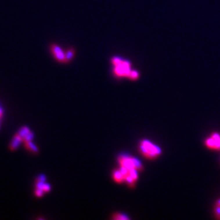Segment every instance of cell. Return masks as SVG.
<instances>
[{"mask_svg": "<svg viewBox=\"0 0 220 220\" xmlns=\"http://www.w3.org/2000/svg\"><path fill=\"white\" fill-rule=\"evenodd\" d=\"M44 182H35V187L38 189H42L43 190V187H44Z\"/></svg>", "mask_w": 220, "mask_h": 220, "instance_id": "44dd1931", "label": "cell"}, {"mask_svg": "<svg viewBox=\"0 0 220 220\" xmlns=\"http://www.w3.org/2000/svg\"><path fill=\"white\" fill-rule=\"evenodd\" d=\"M139 78V74L137 71L136 70H131L130 74L129 75L128 78H129L131 80H136Z\"/></svg>", "mask_w": 220, "mask_h": 220, "instance_id": "4fadbf2b", "label": "cell"}, {"mask_svg": "<svg viewBox=\"0 0 220 220\" xmlns=\"http://www.w3.org/2000/svg\"><path fill=\"white\" fill-rule=\"evenodd\" d=\"M125 181L127 182V185L129 187H131V188H133V187H134V186H135L136 181L134 180V179H132V178H131L129 175H128L126 178H125Z\"/></svg>", "mask_w": 220, "mask_h": 220, "instance_id": "9a60e30c", "label": "cell"}, {"mask_svg": "<svg viewBox=\"0 0 220 220\" xmlns=\"http://www.w3.org/2000/svg\"><path fill=\"white\" fill-rule=\"evenodd\" d=\"M76 54V49L74 47H69L65 50V56H66V63H69L72 61Z\"/></svg>", "mask_w": 220, "mask_h": 220, "instance_id": "8992f818", "label": "cell"}, {"mask_svg": "<svg viewBox=\"0 0 220 220\" xmlns=\"http://www.w3.org/2000/svg\"><path fill=\"white\" fill-rule=\"evenodd\" d=\"M112 177L114 180L117 183H122L125 181V177L122 174L119 170H115L113 171Z\"/></svg>", "mask_w": 220, "mask_h": 220, "instance_id": "ba28073f", "label": "cell"}, {"mask_svg": "<svg viewBox=\"0 0 220 220\" xmlns=\"http://www.w3.org/2000/svg\"><path fill=\"white\" fill-rule=\"evenodd\" d=\"M50 52L52 56L57 61L61 63H66V56H65V51L63 50L59 45L53 43L50 45Z\"/></svg>", "mask_w": 220, "mask_h": 220, "instance_id": "3957f363", "label": "cell"}, {"mask_svg": "<svg viewBox=\"0 0 220 220\" xmlns=\"http://www.w3.org/2000/svg\"><path fill=\"white\" fill-rule=\"evenodd\" d=\"M132 160L133 162H134V168H135L137 171H142L144 169V166L142 164V162H141L137 158H136V157H132Z\"/></svg>", "mask_w": 220, "mask_h": 220, "instance_id": "9c48e42d", "label": "cell"}, {"mask_svg": "<svg viewBox=\"0 0 220 220\" xmlns=\"http://www.w3.org/2000/svg\"><path fill=\"white\" fill-rule=\"evenodd\" d=\"M131 63L130 61L127 60H123L122 63L120 65L114 66L113 69L114 75L117 77H126L128 78L129 75L131 71Z\"/></svg>", "mask_w": 220, "mask_h": 220, "instance_id": "7a4b0ae2", "label": "cell"}, {"mask_svg": "<svg viewBox=\"0 0 220 220\" xmlns=\"http://www.w3.org/2000/svg\"><path fill=\"white\" fill-rule=\"evenodd\" d=\"M43 190H44V192H49L51 190L50 185L48 183H44V187H43Z\"/></svg>", "mask_w": 220, "mask_h": 220, "instance_id": "ffe728a7", "label": "cell"}, {"mask_svg": "<svg viewBox=\"0 0 220 220\" xmlns=\"http://www.w3.org/2000/svg\"><path fill=\"white\" fill-rule=\"evenodd\" d=\"M205 145L212 150H220V134L217 133H213L210 138L205 140Z\"/></svg>", "mask_w": 220, "mask_h": 220, "instance_id": "277c9868", "label": "cell"}, {"mask_svg": "<svg viewBox=\"0 0 220 220\" xmlns=\"http://www.w3.org/2000/svg\"><path fill=\"white\" fill-rule=\"evenodd\" d=\"M118 162L120 166L125 167L127 168L128 170L134 168V162H133L132 157H128V156H122L119 157Z\"/></svg>", "mask_w": 220, "mask_h": 220, "instance_id": "5b68a950", "label": "cell"}, {"mask_svg": "<svg viewBox=\"0 0 220 220\" xmlns=\"http://www.w3.org/2000/svg\"><path fill=\"white\" fill-rule=\"evenodd\" d=\"M139 151L148 159H154L162 153V150L148 140H142L139 146Z\"/></svg>", "mask_w": 220, "mask_h": 220, "instance_id": "6da1fadb", "label": "cell"}, {"mask_svg": "<svg viewBox=\"0 0 220 220\" xmlns=\"http://www.w3.org/2000/svg\"><path fill=\"white\" fill-rule=\"evenodd\" d=\"M122 61H123V59L118 56H114L111 59V63H112V65L114 66H119V65H120L122 63Z\"/></svg>", "mask_w": 220, "mask_h": 220, "instance_id": "5bb4252c", "label": "cell"}, {"mask_svg": "<svg viewBox=\"0 0 220 220\" xmlns=\"http://www.w3.org/2000/svg\"><path fill=\"white\" fill-rule=\"evenodd\" d=\"M20 143H21L20 141H19L17 140H16V139L14 138L13 140L11 142L10 145H9V149L12 150V151H15V150L19 148Z\"/></svg>", "mask_w": 220, "mask_h": 220, "instance_id": "8fae6325", "label": "cell"}, {"mask_svg": "<svg viewBox=\"0 0 220 220\" xmlns=\"http://www.w3.org/2000/svg\"><path fill=\"white\" fill-rule=\"evenodd\" d=\"M29 132H30V130H29V128H28V127L23 126L22 128H20L19 131H18L17 133L20 136H21V138H22L23 140H24V138L25 137L26 135H27Z\"/></svg>", "mask_w": 220, "mask_h": 220, "instance_id": "7c38bea8", "label": "cell"}, {"mask_svg": "<svg viewBox=\"0 0 220 220\" xmlns=\"http://www.w3.org/2000/svg\"><path fill=\"white\" fill-rule=\"evenodd\" d=\"M44 190H42V189H38V188H36V190H35V196L37 197H42L44 195Z\"/></svg>", "mask_w": 220, "mask_h": 220, "instance_id": "ac0fdd59", "label": "cell"}, {"mask_svg": "<svg viewBox=\"0 0 220 220\" xmlns=\"http://www.w3.org/2000/svg\"><path fill=\"white\" fill-rule=\"evenodd\" d=\"M129 175L131 177L132 179L137 181L138 179V175H137V170L135 168H132L129 170Z\"/></svg>", "mask_w": 220, "mask_h": 220, "instance_id": "2e32d148", "label": "cell"}, {"mask_svg": "<svg viewBox=\"0 0 220 220\" xmlns=\"http://www.w3.org/2000/svg\"><path fill=\"white\" fill-rule=\"evenodd\" d=\"M24 147L27 150H29L31 153L34 154H37L39 153V149L35 144H34L32 141H27V142H24Z\"/></svg>", "mask_w": 220, "mask_h": 220, "instance_id": "52a82bcc", "label": "cell"}, {"mask_svg": "<svg viewBox=\"0 0 220 220\" xmlns=\"http://www.w3.org/2000/svg\"><path fill=\"white\" fill-rule=\"evenodd\" d=\"M34 137H35V134L34 133L32 132H29L28 133L27 135H26L25 137L24 138V140H23V142H27V141H32L33 140Z\"/></svg>", "mask_w": 220, "mask_h": 220, "instance_id": "e0dca14e", "label": "cell"}, {"mask_svg": "<svg viewBox=\"0 0 220 220\" xmlns=\"http://www.w3.org/2000/svg\"><path fill=\"white\" fill-rule=\"evenodd\" d=\"M111 219L114 220H129L130 219L127 215L123 214L115 213L111 217Z\"/></svg>", "mask_w": 220, "mask_h": 220, "instance_id": "30bf717a", "label": "cell"}, {"mask_svg": "<svg viewBox=\"0 0 220 220\" xmlns=\"http://www.w3.org/2000/svg\"><path fill=\"white\" fill-rule=\"evenodd\" d=\"M46 180V177L44 175L42 174L39 175L35 179V182H45V181Z\"/></svg>", "mask_w": 220, "mask_h": 220, "instance_id": "d6986e66", "label": "cell"}]
</instances>
